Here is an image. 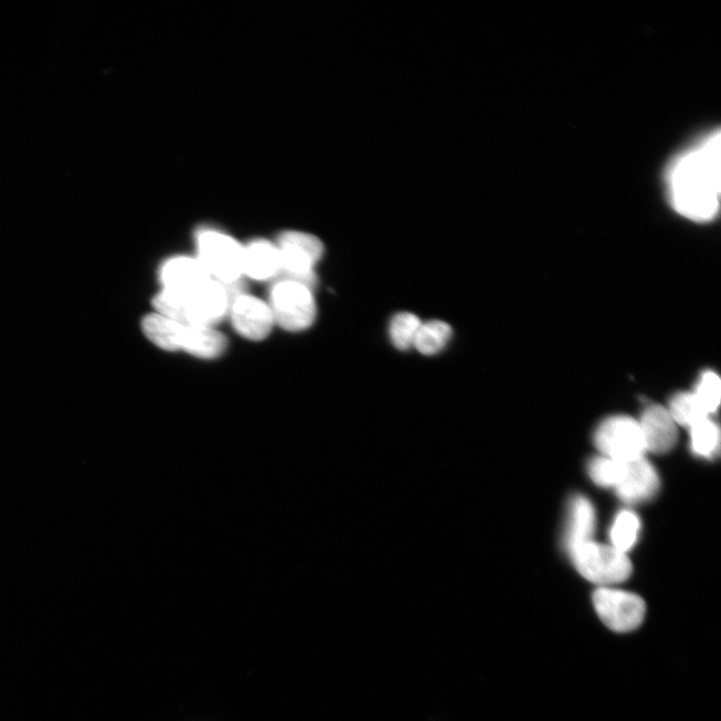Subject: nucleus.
I'll use <instances>...</instances> for the list:
<instances>
[{
    "label": "nucleus",
    "instance_id": "ddd939ff",
    "mask_svg": "<svg viewBox=\"0 0 721 721\" xmlns=\"http://www.w3.org/2000/svg\"><path fill=\"white\" fill-rule=\"evenodd\" d=\"M281 271L277 246L268 241H254L244 247V274L257 281H274Z\"/></svg>",
    "mask_w": 721,
    "mask_h": 721
},
{
    "label": "nucleus",
    "instance_id": "6e6552de",
    "mask_svg": "<svg viewBox=\"0 0 721 721\" xmlns=\"http://www.w3.org/2000/svg\"><path fill=\"white\" fill-rule=\"evenodd\" d=\"M232 303L223 283L211 278L186 300V325L212 327L229 316Z\"/></svg>",
    "mask_w": 721,
    "mask_h": 721
},
{
    "label": "nucleus",
    "instance_id": "f03ea898",
    "mask_svg": "<svg viewBox=\"0 0 721 721\" xmlns=\"http://www.w3.org/2000/svg\"><path fill=\"white\" fill-rule=\"evenodd\" d=\"M281 271L275 282L289 281L313 290L317 284L315 266L322 259L324 246L317 237L301 232H286L279 238Z\"/></svg>",
    "mask_w": 721,
    "mask_h": 721
},
{
    "label": "nucleus",
    "instance_id": "dca6fc26",
    "mask_svg": "<svg viewBox=\"0 0 721 721\" xmlns=\"http://www.w3.org/2000/svg\"><path fill=\"white\" fill-rule=\"evenodd\" d=\"M184 325L158 313L147 316L142 323L146 336L159 348L171 352L181 350Z\"/></svg>",
    "mask_w": 721,
    "mask_h": 721
},
{
    "label": "nucleus",
    "instance_id": "2eb2a0df",
    "mask_svg": "<svg viewBox=\"0 0 721 721\" xmlns=\"http://www.w3.org/2000/svg\"><path fill=\"white\" fill-rule=\"evenodd\" d=\"M595 523L592 504L582 496L574 497L569 507V522L565 536V545L569 553L578 546L592 541Z\"/></svg>",
    "mask_w": 721,
    "mask_h": 721
},
{
    "label": "nucleus",
    "instance_id": "9b49d317",
    "mask_svg": "<svg viewBox=\"0 0 721 721\" xmlns=\"http://www.w3.org/2000/svg\"><path fill=\"white\" fill-rule=\"evenodd\" d=\"M659 477L652 464L640 457L626 463L621 482L614 488L618 497L628 504H638L653 498L659 490Z\"/></svg>",
    "mask_w": 721,
    "mask_h": 721
},
{
    "label": "nucleus",
    "instance_id": "f257e3e1",
    "mask_svg": "<svg viewBox=\"0 0 721 721\" xmlns=\"http://www.w3.org/2000/svg\"><path fill=\"white\" fill-rule=\"evenodd\" d=\"M720 133L710 132L678 155L666 173L673 209L695 222L712 220L719 210Z\"/></svg>",
    "mask_w": 721,
    "mask_h": 721
},
{
    "label": "nucleus",
    "instance_id": "0eeeda50",
    "mask_svg": "<svg viewBox=\"0 0 721 721\" xmlns=\"http://www.w3.org/2000/svg\"><path fill=\"white\" fill-rule=\"evenodd\" d=\"M594 441L603 457L624 463L643 457L646 451L638 421L627 416L606 419L596 430Z\"/></svg>",
    "mask_w": 721,
    "mask_h": 721
},
{
    "label": "nucleus",
    "instance_id": "5701e85b",
    "mask_svg": "<svg viewBox=\"0 0 721 721\" xmlns=\"http://www.w3.org/2000/svg\"><path fill=\"white\" fill-rule=\"evenodd\" d=\"M693 394L705 412L708 415L713 414L719 406L721 397L719 377L714 372L704 373Z\"/></svg>",
    "mask_w": 721,
    "mask_h": 721
},
{
    "label": "nucleus",
    "instance_id": "423d86ee",
    "mask_svg": "<svg viewBox=\"0 0 721 721\" xmlns=\"http://www.w3.org/2000/svg\"><path fill=\"white\" fill-rule=\"evenodd\" d=\"M593 604L601 621L612 631L626 633L643 622L646 606L643 599L631 592L599 587L593 593Z\"/></svg>",
    "mask_w": 721,
    "mask_h": 721
},
{
    "label": "nucleus",
    "instance_id": "a211bd4d",
    "mask_svg": "<svg viewBox=\"0 0 721 721\" xmlns=\"http://www.w3.org/2000/svg\"><path fill=\"white\" fill-rule=\"evenodd\" d=\"M668 411L677 425H682L688 429L709 418L693 392L675 395L670 401Z\"/></svg>",
    "mask_w": 721,
    "mask_h": 721
},
{
    "label": "nucleus",
    "instance_id": "1a4fd4ad",
    "mask_svg": "<svg viewBox=\"0 0 721 721\" xmlns=\"http://www.w3.org/2000/svg\"><path fill=\"white\" fill-rule=\"evenodd\" d=\"M211 278L198 259L175 258L162 268V293L185 309L188 297Z\"/></svg>",
    "mask_w": 721,
    "mask_h": 721
},
{
    "label": "nucleus",
    "instance_id": "9d476101",
    "mask_svg": "<svg viewBox=\"0 0 721 721\" xmlns=\"http://www.w3.org/2000/svg\"><path fill=\"white\" fill-rule=\"evenodd\" d=\"M229 316L235 330L252 341L267 338L275 323L269 304L247 293L234 301Z\"/></svg>",
    "mask_w": 721,
    "mask_h": 721
},
{
    "label": "nucleus",
    "instance_id": "6ab92c4d",
    "mask_svg": "<svg viewBox=\"0 0 721 721\" xmlns=\"http://www.w3.org/2000/svg\"><path fill=\"white\" fill-rule=\"evenodd\" d=\"M691 448L693 452L704 458H712L719 450V429L717 425L706 418L689 428Z\"/></svg>",
    "mask_w": 721,
    "mask_h": 721
},
{
    "label": "nucleus",
    "instance_id": "f3484780",
    "mask_svg": "<svg viewBox=\"0 0 721 721\" xmlns=\"http://www.w3.org/2000/svg\"><path fill=\"white\" fill-rule=\"evenodd\" d=\"M451 337L452 328L443 321L422 323L414 347L423 355H435L444 349Z\"/></svg>",
    "mask_w": 721,
    "mask_h": 721
},
{
    "label": "nucleus",
    "instance_id": "4be33fe9",
    "mask_svg": "<svg viewBox=\"0 0 721 721\" xmlns=\"http://www.w3.org/2000/svg\"><path fill=\"white\" fill-rule=\"evenodd\" d=\"M625 471L626 463L607 457L593 459L588 465L591 479L605 488H615L624 477Z\"/></svg>",
    "mask_w": 721,
    "mask_h": 721
},
{
    "label": "nucleus",
    "instance_id": "20e7f679",
    "mask_svg": "<svg viewBox=\"0 0 721 721\" xmlns=\"http://www.w3.org/2000/svg\"><path fill=\"white\" fill-rule=\"evenodd\" d=\"M198 260L220 283H232L244 275V247L223 233L205 230L198 233Z\"/></svg>",
    "mask_w": 721,
    "mask_h": 721
},
{
    "label": "nucleus",
    "instance_id": "aec40b11",
    "mask_svg": "<svg viewBox=\"0 0 721 721\" xmlns=\"http://www.w3.org/2000/svg\"><path fill=\"white\" fill-rule=\"evenodd\" d=\"M639 529L640 522L638 517L631 511H621L611 527V546L626 553L635 544Z\"/></svg>",
    "mask_w": 721,
    "mask_h": 721
},
{
    "label": "nucleus",
    "instance_id": "7ed1b4c3",
    "mask_svg": "<svg viewBox=\"0 0 721 721\" xmlns=\"http://www.w3.org/2000/svg\"><path fill=\"white\" fill-rule=\"evenodd\" d=\"M570 556L580 574L600 587L621 583L632 572L626 553L613 546L589 541L571 551Z\"/></svg>",
    "mask_w": 721,
    "mask_h": 721
},
{
    "label": "nucleus",
    "instance_id": "39448f33",
    "mask_svg": "<svg viewBox=\"0 0 721 721\" xmlns=\"http://www.w3.org/2000/svg\"><path fill=\"white\" fill-rule=\"evenodd\" d=\"M269 306L275 323L290 332L308 329L317 315L313 290L295 282H275Z\"/></svg>",
    "mask_w": 721,
    "mask_h": 721
},
{
    "label": "nucleus",
    "instance_id": "412c9836",
    "mask_svg": "<svg viewBox=\"0 0 721 721\" xmlns=\"http://www.w3.org/2000/svg\"><path fill=\"white\" fill-rule=\"evenodd\" d=\"M422 325L421 320L412 313H399L391 321L389 333L393 345L401 351L414 347Z\"/></svg>",
    "mask_w": 721,
    "mask_h": 721
},
{
    "label": "nucleus",
    "instance_id": "4468645a",
    "mask_svg": "<svg viewBox=\"0 0 721 721\" xmlns=\"http://www.w3.org/2000/svg\"><path fill=\"white\" fill-rule=\"evenodd\" d=\"M226 347V337L212 327L184 325L181 350L201 359H215Z\"/></svg>",
    "mask_w": 721,
    "mask_h": 721
},
{
    "label": "nucleus",
    "instance_id": "f8f14e48",
    "mask_svg": "<svg viewBox=\"0 0 721 721\" xmlns=\"http://www.w3.org/2000/svg\"><path fill=\"white\" fill-rule=\"evenodd\" d=\"M638 423L645 450L663 454L675 446L678 438L677 424L668 409L651 405L644 410Z\"/></svg>",
    "mask_w": 721,
    "mask_h": 721
}]
</instances>
